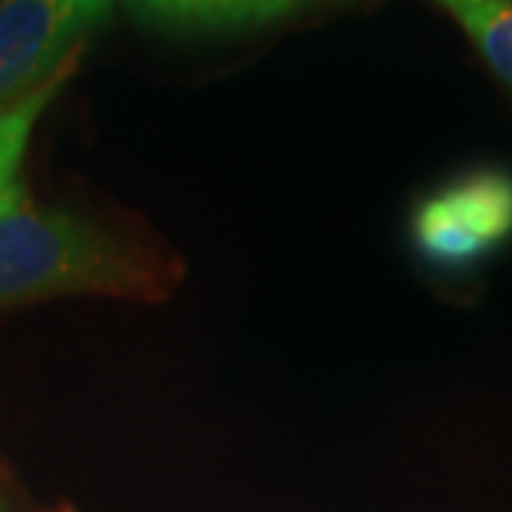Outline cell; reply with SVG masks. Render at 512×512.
Masks as SVG:
<instances>
[{
  "label": "cell",
  "mask_w": 512,
  "mask_h": 512,
  "mask_svg": "<svg viewBox=\"0 0 512 512\" xmlns=\"http://www.w3.org/2000/svg\"><path fill=\"white\" fill-rule=\"evenodd\" d=\"M512 237V177L476 171L444 185L413 217L419 254L439 268H467Z\"/></svg>",
  "instance_id": "3"
},
{
  "label": "cell",
  "mask_w": 512,
  "mask_h": 512,
  "mask_svg": "<svg viewBox=\"0 0 512 512\" xmlns=\"http://www.w3.org/2000/svg\"><path fill=\"white\" fill-rule=\"evenodd\" d=\"M512 89V0H436Z\"/></svg>",
  "instance_id": "6"
},
{
  "label": "cell",
  "mask_w": 512,
  "mask_h": 512,
  "mask_svg": "<svg viewBox=\"0 0 512 512\" xmlns=\"http://www.w3.org/2000/svg\"><path fill=\"white\" fill-rule=\"evenodd\" d=\"M114 0H0V111L77 60Z\"/></svg>",
  "instance_id": "2"
},
{
  "label": "cell",
  "mask_w": 512,
  "mask_h": 512,
  "mask_svg": "<svg viewBox=\"0 0 512 512\" xmlns=\"http://www.w3.org/2000/svg\"><path fill=\"white\" fill-rule=\"evenodd\" d=\"M72 69L74 63L55 74L52 80H46L40 89L20 97L15 106L0 111V217H6L9 211H15L26 202L23 185H20V168H23L32 128L40 120V114L46 111V106L55 100V94L60 92V86L66 83Z\"/></svg>",
  "instance_id": "5"
},
{
  "label": "cell",
  "mask_w": 512,
  "mask_h": 512,
  "mask_svg": "<svg viewBox=\"0 0 512 512\" xmlns=\"http://www.w3.org/2000/svg\"><path fill=\"white\" fill-rule=\"evenodd\" d=\"M177 271L69 211L20 205L0 217V305L60 293L160 299Z\"/></svg>",
  "instance_id": "1"
},
{
  "label": "cell",
  "mask_w": 512,
  "mask_h": 512,
  "mask_svg": "<svg viewBox=\"0 0 512 512\" xmlns=\"http://www.w3.org/2000/svg\"><path fill=\"white\" fill-rule=\"evenodd\" d=\"M137 18L163 29H242L285 18L302 0H123Z\"/></svg>",
  "instance_id": "4"
}]
</instances>
